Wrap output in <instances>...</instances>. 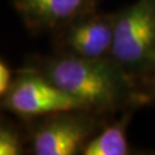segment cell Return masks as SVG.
Here are the masks:
<instances>
[{"mask_svg": "<svg viewBox=\"0 0 155 155\" xmlns=\"http://www.w3.org/2000/svg\"><path fill=\"white\" fill-rule=\"evenodd\" d=\"M24 153L23 139L12 124L0 122V155H20Z\"/></svg>", "mask_w": 155, "mask_h": 155, "instance_id": "cell-8", "label": "cell"}, {"mask_svg": "<svg viewBox=\"0 0 155 155\" xmlns=\"http://www.w3.org/2000/svg\"><path fill=\"white\" fill-rule=\"evenodd\" d=\"M0 108L22 118L85 110L82 104L59 89L32 67L17 71L8 91L0 99Z\"/></svg>", "mask_w": 155, "mask_h": 155, "instance_id": "cell-2", "label": "cell"}, {"mask_svg": "<svg viewBox=\"0 0 155 155\" xmlns=\"http://www.w3.org/2000/svg\"><path fill=\"white\" fill-rule=\"evenodd\" d=\"M155 54V0H138L115 17L110 56L118 66L145 64Z\"/></svg>", "mask_w": 155, "mask_h": 155, "instance_id": "cell-3", "label": "cell"}, {"mask_svg": "<svg viewBox=\"0 0 155 155\" xmlns=\"http://www.w3.org/2000/svg\"><path fill=\"white\" fill-rule=\"evenodd\" d=\"M23 24L32 33L59 31L93 13L98 0H12Z\"/></svg>", "mask_w": 155, "mask_h": 155, "instance_id": "cell-6", "label": "cell"}, {"mask_svg": "<svg viewBox=\"0 0 155 155\" xmlns=\"http://www.w3.org/2000/svg\"><path fill=\"white\" fill-rule=\"evenodd\" d=\"M72 113L46 116L47 118L35 127L30 137L33 154L74 155L83 150L91 127L87 121L71 115Z\"/></svg>", "mask_w": 155, "mask_h": 155, "instance_id": "cell-5", "label": "cell"}, {"mask_svg": "<svg viewBox=\"0 0 155 155\" xmlns=\"http://www.w3.org/2000/svg\"><path fill=\"white\" fill-rule=\"evenodd\" d=\"M31 67L82 104L85 110L108 109L116 105L123 93V77L108 59L60 54Z\"/></svg>", "mask_w": 155, "mask_h": 155, "instance_id": "cell-1", "label": "cell"}, {"mask_svg": "<svg viewBox=\"0 0 155 155\" xmlns=\"http://www.w3.org/2000/svg\"><path fill=\"white\" fill-rule=\"evenodd\" d=\"M116 15L90 13L59 30L61 54L101 60L110 56Z\"/></svg>", "mask_w": 155, "mask_h": 155, "instance_id": "cell-4", "label": "cell"}, {"mask_svg": "<svg viewBox=\"0 0 155 155\" xmlns=\"http://www.w3.org/2000/svg\"><path fill=\"white\" fill-rule=\"evenodd\" d=\"M84 155H127L129 154L127 133L124 124L117 123L107 127L94 138L84 145Z\"/></svg>", "mask_w": 155, "mask_h": 155, "instance_id": "cell-7", "label": "cell"}, {"mask_svg": "<svg viewBox=\"0 0 155 155\" xmlns=\"http://www.w3.org/2000/svg\"><path fill=\"white\" fill-rule=\"evenodd\" d=\"M13 77L9 68L0 60V99L6 94L12 84Z\"/></svg>", "mask_w": 155, "mask_h": 155, "instance_id": "cell-9", "label": "cell"}]
</instances>
